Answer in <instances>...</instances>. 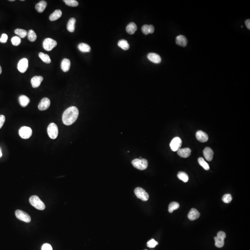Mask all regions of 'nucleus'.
<instances>
[{
    "label": "nucleus",
    "mask_w": 250,
    "mask_h": 250,
    "mask_svg": "<svg viewBox=\"0 0 250 250\" xmlns=\"http://www.w3.org/2000/svg\"><path fill=\"white\" fill-rule=\"evenodd\" d=\"M134 193L137 198H139L143 201H147L149 199V196L148 194L146 192L145 190L142 188H136L134 190Z\"/></svg>",
    "instance_id": "nucleus-6"
},
{
    "label": "nucleus",
    "mask_w": 250,
    "mask_h": 250,
    "mask_svg": "<svg viewBox=\"0 0 250 250\" xmlns=\"http://www.w3.org/2000/svg\"><path fill=\"white\" fill-rule=\"evenodd\" d=\"M62 15V12L61 10L59 9H57L50 15L49 16V19L50 21L52 22L56 21L61 17Z\"/></svg>",
    "instance_id": "nucleus-22"
},
{
    "label": "nucleus",
    "mask_w": 250,
    "mask_h": 250,
    "mask_svg": "<svg viewBox=\"0 0 250 250\" xmlns=\"http://www.w3.org/2000/svg\"><path fill=\"white\" fill-rule=\"evenodd\" d=\"M47 6V3L44 1H42L38 3L35 6L36 10L40 13L43 12Z\"/></svg>",
    "instance_id": "nucleus-25"
},
{
    "label": "nucleus",
    "mask_w": 250,
    "mask_h": 250,
    "mask_svg": "<svg viewBox=\"0 0 250 250\" xmlns=\"http://www.w3.org/2000/svg\"><path fill=\"white\" fill-rule=\"evenodd\" d=\"M196 136L198 141L202 143L207 142L208 140V134L201 130H199L196 133Z\"/></svg>",
    "instance_id": "nucleus-13"
},
{
    "label": "nucleus",
    "mask_w": 250,
    "mask_h": 250,
    "mask_svg": "<svg viewBox=\"0 0 250 250\" xmlns=\"http://www.w3.org/2000/svg\"><path fill=\"white\" fill-rule=\"evenodd\" d=\"M15 33L16 35L22 38H24L27 35V31L22 29H16L15 31Z\"/></svg>",
    "instance_id": "nucleus-33"
},
{
    "label": "nucleus",
    "mask_w": 250,
    "mask_h": 250,
    "mask_svg": "<svg viewBox=\"0 0 250 250\" xmlns=\"http://www.w3.org/2000/svg\"><path fill=\"white\" fill-rule=\"evenodd\" d=\"M76 22V19L74 18H72L69 20L67 25V29L69 32L73 33L75 29V24Z\"/></svg>",
    "instance_id": "nucleus-23"
},
{
    "label": "nucleus",
    "mask_w": 250,
    "mask_h": 250,
    "mask_svg": "<svg viewBox=\"0 0 250 250\" xmlns=\"http://www.w3.org/2000/svg\"><path fill=\"white\" fill-rule=\"evenodd\" d=\"M200 216V212L196 208H192L188 215V217L190 221H194L199 218Z\"/></svg>",
    "instance_id": "nucleus-16"
},
{
    "label": "nucleus",
    "mask_w": 250,
    "mask_h": 250,
    "mask_svg": "<svg viewBox=\"0 0 250 250\" xmlns=\"http://www.w3.org/2000/svg\"><path fill=\"white\" fill-rule=\"evenodd\" d=\"M8 37L7 34H5V33L2 34L1 38H0V42L3 43H6L7 41V40H8Z\"/></svg>",
    "instance_id": "nucleus-39"
},
{
    "label": "nucleus",
    "mask_w": 250,
    "mask_h": 250,
    "mask_svg": "<svg viewBox=\"0 0 250 250\" xmlns=\"http://www.w3.org/2000/svg\"><path fill=\"white\" fill-rule=\"evenodd\" d=\"M47 133L51 139H56L58 135V129L57 125L54 123L49 124L47 128Z\"/></svg>",
    "instance_id": "nucleus-4"
},
{
    "label": "nucleus",
    "mask_w": 250,
    "mask_h": 250,
    "mask_svg": "<svg viewBox=\"0 0 250 250\" xmlns=\"http://www.w3.org/2000/svg\"><path fill=\"white\" fill-rule=\"evenodd\" d=\"M226 237V234L223 231H220L215 237V246L218 248H222L224 245V240Z\"/></svg>",
    "instance_id": "nucleus-5"
},
{
    "label": "nucleus",
    "mask_w": 250,
    "mask_h": 250,
    "mask_svg": "<svg viewBox=\"0 0 250 250\" xmlns=\"http://www.w3.org/2000/svg\"><path fill=\"white\" fill-rule=\"evenodd\" d=\"M78 115V109L76 107H69L63 114V122L66 126H70L76 121Z\"/></svg>",
    "instance_id": "nucleus-1"
},
{
    "label": "nucleus",
    "mask_w": 250,
    "mask_h": 250,
    "mask_svg": "<svg viewBox=\"0 0 250 250\" xmlns=\"http://www.w3.org/2000/svg\"><path fill=\"white\" fill-rule=\"evenodd\" d=\"M158 244V242H157L154 239L150 240L147 243V246L150 248H154Z\"/></svg>",
    "instance_id": "nucleus-38"
},
{
    "label": "nucleus",
    "mask_w": 250,
    "mask_h": 250,
    "mask_svg": "<svg viewBox=\"0 0 250 250\" xmlns=\"http://www.w3.org/2000/svg\"><path fill=\"white\" fill-rule=\"evenodd\" d=\"M182 144V140L179 137H175L172 140L169 146L172 151H176L181 148Z\"/></svg>",
    "instance_id": "nucleus-10"
},
{
    "label": "nucleus",
    "mask_w": 250,
    "mask_h": 250,
    "mask_svg": "<svg viewBox=\"0 0 250 250\" xmlns=\"http://www.w3.org/2000/svg\"><path fill=\"white\" fill-rule=\"evenodd\" d=\"M203 153L204 157L207 161H211L212 160L213 156H214V152L211 148L208 147H206L203 150Z\"/></svg>",
    "instance_id": "nucleus-14"
},
{
    "label": "nucleus",
    "mask_w": 250,
    "mask_h": 250,
    "mask_svg": "<svg viewBox=\"0 0 250 250\" xmlns=\"http://www.w3.org/2000/svg\"><path fill=\"white\" fill-rule=\"evenodd\" d=\"M1 72H2V69L1 66H0V74H1Z\"/></svg>",
    "instance_id": "nucleus-43"
},
{
    "label": "nucleus",
    "mask_w": 250,
    "mask_h": 250,
    "mask_svg": "<svg viewBox=\"0 0 250 250\" xmlns=\"http://www.w3.org/2000/svg\"><path fill=\"white\" fill-rule=\"evenodd\" d=\"M245 24H246V26L248 29H250V19H248L246 20L245 22Z\"/></svg>",
    "instance_id": "nucleus-42"
},
{
    "label": "nucleus",
    "mask_w": 250,
    "mask_h": 250,
    "mask_svg": "<svg viewBox=\"0 0 250 250\" xmlns=\"http://www.w3.org/2000/svg\"><path fill=\"white\" fill-rule=\"evenodd\" d=\"M64 1L67 6L70 7H76L78 5V2L75 0H64Z\"/></svg>",
    "instance_id": "nucleus-35"
},
{
    "label": "nucleus",
    "mask_w": 250,
    "mask_h": 250,
    "mask_svg": "<svg viewBox=\"0 0 250 250\" xmlns=\"http://www.w3.org/2000/svg\"><path fill=\"white\" fill-rule=\"evenodd\" d=\"M176 42L178 46L185 47L188 43L187 39L184 36L180 35L176 37Z\"/></svg>",
    "instance_id": "nucleus-20"
},
{
    "label": "nucleus",
    "mask_w": 250,
    "mask_h": 250,
    "mask_svg": "<svg viewBox=\"0 0 250 250\" xmlns=\"http://www.w3.org/2000/svg\"><path fill=\"white\" fill-rule=\"evenodd\" d=\"M43 80V77L42 76H34L31 79V82L32 86L33 88L39 87Z\"/></svg>",
    "instance_id": "nucleus-15"
},
{
    "label": "nucleus",
    "mask_w": 250,
    "mask_h": 250,
    "mask_svg": "<svg viewBox=\"0 0 250 250\" xmlns=\"http://www.w3.org/2000/svg\"><path fill=\"white\" fill-rule=\"evenodd\" d=\"M132 164L135 168L140 170H144L148 167V161L144 158L134 159L132 161Z\"/></svg>",
    "instance_id": "nucleus-3"
},
{
    "label": "nucleus",
    "mask_w": 250,
    "mask_h": 250,
    "mask_svg": "<svg viewBox=\"0 0 250 250\" xmlns=\"http://www.w3.org/2000/svg\"><path fill=\"white\" fill-rule=\"evenodd\" d=\"M19 104L22 107H26L28 105L30 102L29 98L25 95H22L19 97Z\"/></svg>",
    "instance_id": "nucleus-26"
},
{
    "label": "nucleus",
    "mask_w": 250,
    "mask_h": 250,
    "mask_svg": "<svg viewBox=\"0 0 250 250\" xmlns=\"http://www.w3.org/2000/svg\"><path fill=\"white\" fill-rule=\"evenodd\" d=\"M57 45V42L51 38L44 39L43 43V47L47 51H51Z\"/></svg>",
    "instance_id": "nucleus-8"
},
{
    "label": "nucleus",
    "mask_w": 250,
    "mask_h": 250,
    "mask_svg": "<svg viewBox=\"0 0 250 250\" xmlns=\"http://www.w3.org/2000/svg\"><path fill=\"white\" fill-rule=\"evenodd\" d=\"M11 42L12 43L14 46H19L21 43V38L18 36L14 37L12 38Z\"/></svg>",
    "instance_id": "nucleus-37"
},
{
    "label": "nucleus",
    "mask_w": 250,
    "mask_h": 250,
    "mask_svg": "<svg viewBox=\"0 0 250 250\" xmlns=\"http://www.w3.org/2000/svg\"><path fill=\"white\" fill-rule=\"evenodd\" d=\"M198 161L199 165L201 166H202L205 170H206V171L209 170V168H210L209 165L205 161L203 158H202L201 157L199 158L198 159Z\"/></svg>",
    "instance_id": "nucleus-34"
},
{
    "label": "nucleus",
    "mask_w": 250,
    "mask_h": 250,
    "mask_svg": "<svg viewBox=\"0 0 250 250\" xmlns=\"http://www.w3.org/2000/svg\"><path fill=\"white\" fill-rule=\"evenodd\" d=\"M2 152H1V150L0 149V157H1V156H2Z\"/></svg>",
    "instance_id": "nucleus-44"
},
{
    "label": "nucleus",
    "mask_w": 250,
    "mask_h": 250,
    "mask_svg": "<svg viewBox=\"0 0 250 250\" xmlns=\"http://www.w3.org/2000/svg\"><path fill=\"white\" fill-rule=\"evenodd\" d=\"M9 1H15V0H9Z\"/></svg>",
    "instance_id": "nucleus-45"
},
{
    "label": "nucleus",
    "mask_w": 250,
    "mask_h": 250,
    "mask_svg": "<svg viewBox=\"0 0 250 250\" xmlns=\"http://www.w3.org/2000/svg\"><path fill=\"white\" fill-rule=\"evenodd\" d=\"M15 215L16 218L18 219L23 221V222L29 223L31 221V217L26 212L21 210H17L15 212Z\"/></svg>",
    "instance_id": "nucleus-7"
},
{
    "label": "nucleus",
    "mask_w": 250,
    "mask_h": 250,
    "mask_svg": "<svg viewBox=\"0 0 250 250\" xmlns=\"http://www.w3.org/2000/svg\"><path fill=\"white\" fill-rule=\"evenodd\" d=\"M5 122V117L3 115H0V129L3 126L4 123Z\"/></svg>",
    "instance_id": "nucleus-41"
},
{
    "label": "nucleus",
    "mask_w": 250,
    "mask_h": 250,
    "mask_svg": "<svg viewBox=\"0 0 250 250\" xmlns=\"http://www.w3.org/2000/svg\"><path fill=\"white\" fill-rule=\"evenodd\" d=\"M71 67V61L69 59L64 58L61 64V68L62 71L65 72H68Z\"/></svg>",
    "instance_id": "nucleus-21"
},
{
    "label": "nucleus",
    "mask_w": 250,
    "mask_h": 250,
    "mask_svg": "<svg viewBox=\"0 0 250 250\" xmlns=\"http://www.w3.org/2000/svg\"><path fill=\"white\" fill-rule=\"evenodd\" d=\"M28 67V61L26 58H22L19 62L18 64V69L21 73H24L26 72Z\"/></svg>",
    "instance_id": "nucleus-11"
},
{
    "label": "nucleus",
    "mask_w": 250,
    "mask_h": 250,
    "mask_svg": "<svg viewBox=\"0 0 250 250\" xmlns=\"http://www.w3.org/2000/svg\"><path fill=\"white\" fill-rule=\"evenodd\" d=\"M78 48L80 51L83 52H89L91 51L90 46L84 43L79 44L78 46Z\"/></svg>",
    "instance_id": "nucleus-28"
},
{
    "label": "nucleus",
    "mask_w": 250,
    "mask_h": 250,
    "mask_svg": "<svg viewBox=\"0 0 250 250\" xmlns=\"http://www.w3.org/2000/svg\"></svg>",
    "instance_id": "nucleus-46"
},
{
    "label": "nucleus",
    "mask_w": 250,
    "mask_h": 250,
    "mask_svg": "<svg viewBox=\"0 0 250 250\" xmlns=\"http://www.w3.org/2000/svg\"><path fill=\"white\" fill-rule=\"evenodd\" d=\"M27 38L31 42H34L37 39V35L33 30H30L27 33Z\"/></svg>",
    "instance_id": "nucleus-31"
},
{
    "label": "nucleus",
    "mask_w": 250,
    "mask_h": 250,
    "mask_svg": "<svg viewBox=\"0 0 250 250\" xmlns=\"http://www.w3.org/2000/svg\"><path fill=\"white\" fill-rule=\"evenodd\" d=\"M179 208V204L178 202H175V201L171 202L169 205V212L170 213H172L175 210L178 209Z\"/></svg>",
    "instance_id": "nucleus-32"
},
{
    "label": "nucleus",
    "mask_w": 250,
    "mask_h": 250,
    "mask_svg": "<svg viewBox=\"0 0 250 250\" xmlns=\"http://www.w3.org/2000/svg\"><path fill=\"white\" fill-rule=\"evenodd\" d=\"M42 250H52V247L49 244H44L42 246Z\"/></svg>",
    "instance_id": "nucleus-40"
},
{
    "label": "nucleus",
    "mask_w": 250,
    "mask_h": 250,
    "mask_svg": "<svg viewBox=\"0 0 250 250\" xmlns=\"http://www.w3.org/2000/svg\"><path fill=\"white\" fill-rule=\"evenodd\" d=\"M51 101L48 98H43L38 105V108L40 111L46 110L50 107Z\"/></svg>",
    "instance_id": "nucleus-12"
},
{
    "label": "nucleus",
    "mask_w": 250,
    "mask_h": 250,
    "mask_svg": "<svg viewBox=\"0 0 250 250\" xmlns=\"http://www.w3.org/2000/svg\"><path fill=\"white\" fill-rule=\"evenodd\" d=\"M19 133L20 137L22 139H28L31 137L33 132L30 127L25 126H22L19 129Z\"/></svg>",
    "instance_id": "nucleus-9"
},
{
    "label": "nucleus",
    "mask_w": 250,
    "mask_h": 250,
    "mask_svg": "<svg viewBox=\"0 0 250 250\" xmlns=\"http://www.w3.org/2000/svg\"><path fill=\"white\" fill-rule=\"evenodd\" d=\"M29 202L32 206L40 210H43L46 208V206L44 202L38 196H32L30 198Z\"/></svg>",
    "instance_id": "nucleus-2"
},
{
    "label": "nucleus",
    "mask_w": 250,
    "mask_h": 250,
    "mask_svg": "<svg viewBox=\"0 0 250 250\" xmlns=\"http://www.w3.org/2000/svg\"><path fill=\"white\" fill-rule=\"evenodd\" d=\"M39 56L41 60L45 63L50 64L51 63V59L48 55L44 53L43 52H40Z\"/></svg>",
    "instance_id": "nucleus-29"
},
{
    "label": "nucleus",
    "mask_w": 250,
    "mask_h": 250,
    "mask_svg": "<svg viewBox=\"0 0 250 250\" xmlns=\"http://www.w3.org/2000/svg\"><path fill=\"white\" fill-rule=\"evenodd\" d=\"M137 30L136 24L134 22H131L127 25L126 27V31L127 33L129 34H134Z\"/></svg>",
    "instance_id": "nucleus-24"
},
{
    "label": "nucleus",
    "mask_w": 250,
    "mask_h": 250,
    "mask_svg": "<svg viewBox=\"0 0 250 250\" xmlns=\"http://www.w3.org/2000/svg\"><path fill=\"white\" fill-rule=\"evenodd\" d=\"M154 27L153 25H144L141 28V31L142 33L145 35L152 34L154 32Z\"/></svg>",
    "instance_id": "nucleus-19"
},
{
    "label": "nucleus",
    "mask_w": 250,
    "mask_h": 250,
    "mask_svg": "<svg viewBox=\"0 0 250 250\" xmlns=\"http://www.w3.org/2000/svg\"><path fill=\"white\" fill-rule=\"evenodd\" d=\"M177 177L180 180H181L184 183H187L189 180V176L185 172H179L177 174Z\"/></svg>",
    "instance_id": "nucleus-30"
},
{
    "label": "nucleus",
    "mask_w": 250,
    "mask_h": 250,
    "mask_svg": "<svg viewBox=\"0 0 250 250\" xmlns=\"http://www.w3.org/2000/svg\"><path fill=\"white\" fill-rule=\"evenodd\" d=\"M177 151V154L180 157L187 158L191 154V150L189 148H180Z\"/></svg>",
    "instance_id": "nucleus-18"
},
{
    "label": "nucleus",
    "mask_w": 250,
    "mask_h": 250,
    "mask_svg": "<svg viewBox=\"0 0 250 250\" xmlns=\"http://www.w3.org/2000/svg\"><path fill=\"white\" fill-rule=\"evenodd\" d=\"M118 46L120 48L125 51L128 50L130 48L129 44L126 40H119L118 42Z\"/></svg>",
    "instance_id": "nucleus-27"
},
{
    "label": "nucleus",
    "mask_w": 250,
    "mask_h": 250,
    "mask_svg": "<svg viewBox=\"0 0 250 250\" xmlns=\"http://www.w3.org/2000/svg\"><path fill=\"white\" fill-rule=\"evenodd\" d=\"M147 58L150 61L152 62L155 64H159L162 61L160 56L158 54L155 53H150L148 54Z\"/></svg>",
    "instance_id": "nucleus-17"
},
{
    "label": "nucleus",
    "mask_w": 250,
    "mask_h": 250,
    "mask_svg": "<svg viewBox=\"0 0 250 250\" xmlns=\"http://www.w3.org/2000/svg\"><path fill=\"white\" fill-rule=\"evenodd\" d=\"M222 201L225 203H229L232 201V196H231V194H224L223 197H222Z\"/></svg>",
    "instance_id": "nucleus-36"
}]
</instances>
